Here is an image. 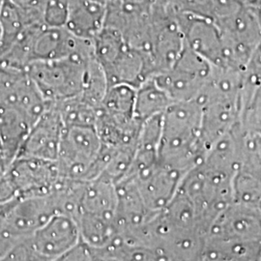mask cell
Masks as SVG:
<instances>
[{
	"label": "cell",
	"mask_w": 261,
	"mask_h": 261,
	"mask_svg": "<svg viewBox=\"0 0 261 261\" xmlns=\"http://www.w3.org/2000/svg\"><path fill=\"white\" fill-rule=\"evenodd\" d=\"M205 152L200 103L197 100L173 102L162 116L160 161L185 174Z\"/></svg>",
	"instance_id": "cell-1"
},
{
	"label": "cell",
	"mask_w": 261,
	"mask_h": 261,
	"mask_svg": "<svg viewBox=\"0 0 261 261\" xmlns=\"http://www.w3.org/2000/svg\"><path fill=\"white\" fill-rule=\"evenodd\" d=\"M90 49L62 59L33 62L24 69L47 103H56L80 96L84 89Z\"/></svg>",
	"instance_id": "cell-2"
},
{
	"label": "cell",
	"mask_w": 261,
	"mask_h": 261,
	"mask_svg": "<svg viewBox=\"0 0 261 261\" xmlns=\"http://www.w3.org/2000/svg\"><path fill=\"white\" fill-rule=\"evenodd\" d=\"M56 162L67 179L89 181L100 176L105 166V148L96 128L64 126Z\"/></svg>",
	"instance_id": "cell-3"
},
{
	"label": "cell",
	"mask_w": 261,
	"mask_h": 261,
	"mask_svg": "<svg viewBox=\"0 0 261 261\" xmlns=\"http://www.w3.org/2000/svg\"><path fill=\"white\" fill-rule=\"evenodd\" d=\"M213 70L214 66L185 44L174 64L152 77L173 102H185L200 97L212 77Z\"/></svg>",
	"instance_id": "cell-4"
},
{
	"label": "cell",
	"mask_w": 261,
	"mask_h": 261,
	"mask_svg": "<svg viewBox=\"0 0 261 261\" xmlns=\"http://www.w3.org/2000/svg\"><path fill=\"white\" fill-rule=\"evenodd\" d=\"M5 172L18 197L50 196L66 179L56 161L30 157H17Z\"/></svg>",
	"instance_id": "cell-5"
},
{
	"label": "cell",
	"mask_w": 261,
	"mask_h": 261,
	"mask_svg": "<svg viewBox=\"0 0 261 261\" xmlns=\"http://www.w3.org/2000/svg\"><path fill=\"white\" fill-rule=\"evenodd\" d=\"M185 44L217 68H229L221 32L212 19L174 10Z\"/></svg>",
	"instance_id": "cell-6"
},
{
	"label": "cell",
	"mask_w": 261,
	"mask_h": 261,
	"mask_svg": "<svg viewBox=\"0 0 261 261\" xmlns=\"http://www.w3.org/2000/svg\"><path fill=\"white\" fill-rule=\"evenodd\" d=\"M28 239L42 260H62L81 241V234L74 218L56 213Z\"/></svg>",
	"instance_id": "cell-7"
},
{
	"label": "cell",
	"mask_w": 261,
	"mask_h": 261,
	"mask_svg": "<svg viewBox=\"0 0 261 261\" xmlns=\"http://www.w3.org/2000/svg\"><path fill=\"white\" fill-rule=\"evenodd\" d=\"M134 178L140 196L151 212L164 209L177 193L184 173L157 161L128 175Z\"/></svg>",
	"instance_id": "cell-8"
},
{
	"label": "cell",
	"mask_w": 261,
	"mask_h": 261,
	"mask_svg": "<svg viewBox=\"0 0 261 261\" xmlns=\"http://www.w3.org/2000/svg\"><path fill=\"white\" fill-rule=\"evenodd\" d=\"M207 237L261 241L260 208L232 201L215 219Z\"/></svg>",
	"instance_id": "cell-9"
},
{
	"label": "cell",
	"mask_w": 261,
	"mask_h": 261,
	"mask_svg": "<svg viewBox=\"0 0 261 261\" xmlns=\"http://www.w3.org/2000/svg\"><path fill=\"white\" fill-rule=\"evenodd\" d=\"M63 129L64 123L56 105L49 103L47 110L31 127L17 157L56 161Z\"/></svg>",
	"instance_id": "cell-10"
},
{
	"label": "cell",
	"mask_w": 261,
	"mask_h": 261,
	"mask_svg": "<svg viewBox=\"0 0 261 261\" xmlns=\"http://www.w3.org/2000/svg\"><path fill=\"white\" fill-rule=\"evenodd\" d=\"M56 213L51 196L17 197L0 224L15 239L20 240L34 233Z\"/></svg>",
	"instance_id": "cell-11"
},
{
	"label": "cell",
	"mask_w": 261,
	"mask_h": 261,
	"mask_svg": "<svg viewBox=\"0 0 261 261\" xmlns=\"http://www.w3.org/2000/svg\"><path fill=\"white\" fill-rule=\"evenodd\" d=\"M65 27L80 39L92 41L103 29L107 4L96 0H67Z\"/></svg>",
	"instance_id": "cell-12"
},
{
	"label": "cell",
	"mask_w": 261,
	"mask_h": 261,
	"mask_svg": "<svg viewBox=\"0 0 261 261\" xmlns=\"http://www.w3.org/2000/svg\"><path fill=\"white\" fill-rule=\"evenodd\" d=\"M35 120L17 108L0 106V138L10 164L17 158L19 149Z\"/></svg>",
	"instance_id": "cell-13"
},
{
	"label": "cell",
	"mask_w": 261,
	"mask_h": 261,
	"mask_svg": "<svg viewBox=\"0 0 261 261\" xmlns=\"http://www.w3.org/2000/svg\"><path fill=\"white\" fill-rule=\"evenodd\" d=\"M201 260H261V241L206 237Z\"/></svg>",
	"instance_id": "cell-14"
},
{
	"label": "cell",
	"mask_w": 261,
	"mask_h": 261,
	"mask_svg": "<svg viewBox=\"0 0 261 261\" xmlns=\"http://www.w3.org/2000/svg\"><path fill=\"white\" fill-rule=\"evenodd\" d=\"M173 103L168 94L159 85L154 77L146 80L136 90L135 117L143 123L152 117L164 114Z\"/></svg>",
	"instance_id": "cell-15"
},
{
	"label": "cell",
	"mask_w": 261,
	"mask_h": 261,
	"mask_svg": "<svg viewBox=\"0 0 261 261\" xmlns=\"http://www.w3.org/2000/svg\"><path fill=\"white\" fill-rule=\"evenodd\" d=\"M64 126H96L99 108L84 100L82 96L56 103Z\"/></svg>",
	"instance_id": "cell-16"
},
{
	"label": "cell",
	"mask_w": 261,
	"mask_h": 261,
	"mask_svg": "<svg viewBox=\"0 0 261 261\" xmlns=\"http://www.w3.org/2000/svg\"><path fill=\"white\" fill-rule=\"evenodd\" d=\"M240 127L245 135H261V86L243 110Z\"/></svg>",
	"instance_id": "cell-17"
},
{
	"label": "cell",
	"mask_w": 261,
	"mask_h": 261,
	"mask_svg": "<svg viewBox=\"0 0 261 261\" xmlns=\"http://www.w3.org/2000/svg\"><path fill=\"white\" fill-rule=\"evenodd\" d=\"M215 0H176L173 6L176 11L212 19Z\"/></svg>",
	"instance_id": "cell-18"
},
{
	"label": "cell",
	"mask_w": 261,
	"mask_h": 261,
	"mask_svg": "<svg viewBox=\"0 0 261 261\" xmlns=\"http://www.w3.org/2000/svg\"><path fill=\"white\" fill-rule=\"evenodd\" d=\"M20 9L24 10L29 15L44 22L43 12L48 0H10Z\"/></svg>",
	"instance_id": "cell-19"
},
{
	"label": "cell",
	"mask_w": 261,
	"mask_h": 261,
	"mask_svg": "<svg viewBox=\"0 0 261 261\" xmlns=\"http://www.w3.org/2000/svg\"><path fill=\"white\" fill-rule=\"evenodd\" d=\"M18 197L5 170H0V203H5Z\"/></svg>",
	"instance_id": "cell-20"
},
{
	"label": "cell",
	"mask_w": 261,
	"mask_h": 261,
	"mask_svg": "<svg viewBox=\"0 0 261 261\" xmlns=\"http://www.w3.org/2000/svg\"><path fill=\"white\" fill-rule=\"evenodd\" d=\"M11 234L0 224V260H3L11 248L18 242Z\"/></svg>",
	"instance_id": "cell-21"
},
{
	"label": "cell",
	"mask_w": 261,
	"mask_h": 261,
	"mask_svg": "<svg viewBox=\"0 0 261 261\" xmlns=\"http://www.w3.org/2000/svg\"><path fill=\"white\" fill-rule=\"evenodd\" d=\"M7 168H8V162H7V159H6V155H5V151H4L2 140H1V138H0V169L1 170H5Z\"/></svg>",
	"instance_id": "cell-22"
},
{
	"label": "cell",
	"mask_w": 261,
	"mask_h": 261,
	"mask_svg": "<svg viewBox=\"0 0 261 261\" xmlns=\"http://www.w3.org/2000/svg\"><path fill=\"white\" fill-rule=\"evenodd\" d=\"M247 5H250L253 8H257L261 4V0H243Z\"/></svg>",
	"instance_id": "cell-23"
},
{
	"label": "cell",
	"mask_w": 261,
	"mask_h": 261,
	"mask_svg": "<svg viewBox=\"0 0 261 261\" xmlns=\"http://www.w3.org/2000/svg\"><path fill=\"white\" fill-rule=\"evenodd\" d=\"M255 9H256V14H257V18H258V21H259V24H260L261 28V4L257 8H255Z\"/></svg>",
	"instance_id": "cell-24"
},
{
	"label": "cell",
	"mask_w": 261,
	"mask_h": 261,
	"mask_svg": "<svg viewBox=\"0 0 261 261\" xmlns=\"http://www.w3.org/2000/svg\"><path fill=\"white\" fill-rule=\"evenodd\" d=\"M1 6V4H0ZM1 37H2V29H1V22H0V43H1Z\"/></svg>",
	"instance_id": "cell-25"
},
{
	"label": "cell",
	"mask_w": 261,
	"mask_h": 261,
	"mask_svg": "<svg viewBox=\"0 0 261 261\" xmlns=\"http://www.w3.org/2000/svg\"><path fill=\"white\" fill-rule=\"evenodd\" d=\"M1 3H2V0H0V4H1Z\"/></svg>",
	"instance_id": "cell-26"
},
{
	"label": "cell",
	"mask_w": 261,
	"mask_h": 261,
	"mask_svg": "<svg viewBox=\"0 0 261 261\" xmlns=\"http://www.w3.org/2000/svg\"><path fill=\"white\" fill-rule=\"evenodd\" d=\"M0 170H1V169H0Z\"/></svg>",
	"instance_id": "cell-27"
}]
</instances>
